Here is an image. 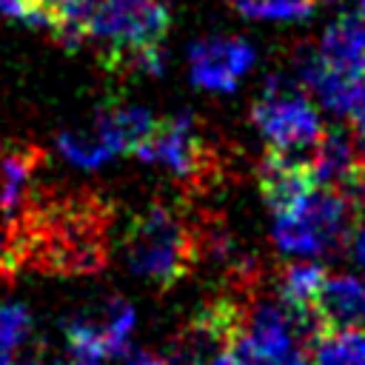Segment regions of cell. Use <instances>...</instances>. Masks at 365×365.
Wrapping results in <instances>:
<instances>
[{
	"instance_id": "obj_1",
	"label": "cell",
	"mask_w": 365,
	"mask_h": 365,
	"mask_svg": "<svg viewBox=\"0 0 365 365\" xmlns=\"http://www.w3.org/2000/svg\"><path fill=\"white\" fill-rule=\"evenodd\" d=\"M23 271L88 277L108 265L114 202L94 188H43L11 220Z\"/></svg>"
},
{
	"instance_id": "obj_2",
	"label": "cell",
	"mask_w": 365,
	"mask_h": 365,
	"mask_svg": "<svg viewBox=\"0 0 365 365\" xmlns=\"http://www.w3.org/2000/svg\"><path fill=\"white\" fill-rule=\"evenodd\" d=\"M120 248L128 268L143 282L168 291L185 279L202 257L200 222L177 202L151 200L125 220Z\"/></svg>"
},
{
	"instance_id": "obj_3",
	"label": "cell",
	"mask_w": 365,
	"mask_h": 365,
	"mask_svg": "<svg viewBox=\"0 0 365 365\" xmlns=\"http://www.w3.org/2000/svg\"><path fill=\"white\" fill-rule=\"evenodd\" d=\"M171 14L163 0H103L91 34L97 60L120 77L160 74L163 40L168 37Z\"/></svg>"
},
{
	"instance_id": "obj_4",
	"label": "cell",
	"mask_w": 365,
	"mask_h": 365,
	"mask_svg": "<svg viewBox=\"0 0 365 365\" xmlns=\"http://www.w3.org/2000/svg\"><path fill=\"white\" fill-rule=\"evenodd\" d=\"M299 77L328 111L348 114L365 83V17H336L317 48L299 57Z\"/></svg>"
},
{
	"instance_id": "obj_5",
	"label": "cell",
	"mask_w": 365,
	"mask_h": 365,
	"mask_svg": "<svg viewBox=\"0 0 365 365\" xmlns=\"http://www.w3.org/2000/svg\"><path fill=\"white\" fill-rule=\"evenodd\" d=\"M356 205L336 188L317 185L294 208L274 214V245L288 257L336 254L356 231Z\"/></svg>"
},
{
	"instance_id": "obj_6",
	"label": "cell",
	"mask_w": 365,
	"mask_h": 365,
	"mask_svg": "<svg viewBox=\"0 0 365 365\" xmlns=\"http://www.w3.org/2000/svg\"><path fill=\"white\" fill-rule=\"evenodd\" d=\"M251 123L268 140L271 151L311 160L322 137V123L311 100L285 77L271 74L262 97L251 106Z\"/></svg>"
},
{
	"instance_id": "obj_7",
	"label": "cell",
	"mask_w": 365,
	"mask_h": 365,
	"mask_svg": "<svg viewBox=\"0 0 365 365\" xmlns=\"http://www.w3.org/2000/svg\"><path fill=\"white\" fill-rule=\"evenodd\" d=\"M134 154L145 163L165 165L180 182L191 188H205L220 174L217 151L200 134V125L188 111L157 117L151 134Z\"/></svg>"
},
{
	"instance_id": "obj_8",
	"label": "cell",
	"mask_w": 365,
	"mask_h": 365,
	"mask_svg": "<svg viewBox=\"0 0 365 365\" xmlns=\"http://www.w3.org/2000/svg\"><path fill=\"white\" fill-rule=\"evenodd\" d=\"M134 328V308L123 297H106L80 308L66 322L68 359L74 365H103L128 354V334Z\"/></svg>"
},
{
	"instance_id": "obj_9",
	"label": "cell",
	"mask_w": 365,
	"mask_h": 365,
	"mask_svg": "<svg viewBox=\"0 0 365 365\" xmlns=\"http://www.w3.org/2000/svg\"><path fill=\"white\" fill-rule=\"evenodd\" d=\"M242 305L228 297H217L200 305L171 336L168 354L163 356L168 365H211L217 354L234 345L240 331Z\"/></svg>"
},
{
	"instance_id": "obj_10",
	"label": "cell",
	"mask_w": 365,
	"mask_h": 365,
	"mask_svg": "<svg viewBox=\"0 0 365 365\" xmlns=\"http://www.w3.org/2000/svg\"><path fill=\"white\" fill-rule=\"evenodd\" d=\"M254 60L257 51L242 37H202L188 48V71L202 91L231 94Z\"/></svg>"
},
{
	"instance_id": "obj_11",
	"label": "cell",
	"mask_w": 365,
	"mask_h": 365,
	"mask_svg": "<svg viewBox=\"0 0 365 365\" xmlns=\"http://www.w3.org/2000/svg\"><path fill=\"white\" fill-rule=\"evenodd\" d=\"M46 165V151L26 140L0 143V217L14 220L37 191V174Z\"/></svg>"
},
{
	"instance_id": "obj_12",
	"label": "cell",
	"mask_w": 365,
	"mask_h": 365,
	"mask_svg": "<svg viewBox=\"0 0 365 365\" xmlns=\"http://www.w3.org/2000/svg\"><path fill=\"white\" fill-rule=\"evenodd\" d=\"M257 180H259V194L274 214L294 208L302 197H308L317 188L311 160L288 157V154H279L271 148L265 151L262 163L257 165Z\"/></svg>"
},
{
	"instance_id": "obj_13",
	"label": "cell",
	"mask_w": 365,
	"mask_h": 365,
	"mask_svg": "<svg viewBox=\"0 0 365 365\" xmlns=\"http://www.w3.org/2000/svg\"><path fill=\"white\" fill-rule=\"evenodd\" d=\"M311 314L319 334L334 328H359L365 322V282L351 274L325 277Z\"/></svg>"
},
{
	"instance_id": "obj_14",
	"label": "cell",
	"mask_w": 365,
	"mask_h": 365,
	"mask_svg": "<svg viewBox=\"0 0 365 365\" xmlns=\"http://www.w3.org/2000/svg\"><path fill=\"white\" fill-rule=\"evenodd\" d=\"M100 128L111 137V143L117 145V151H137L143 145V140L151 134L157 117L148 108L140 106H128V103H106L97 114Z\"/></svg>"
},
{
	"instance_id": "obj_15",
	"label": "cell",
	"mask_w": 365,
	"mask_h": 365,
	"mask_svg": "<svg viewBox=\"0 0 365 365\" xmlns=\"http://www.w3.org/2000/svg\"><path fill=\"white\" fill-rule=\"evenodd\" d=\"M325 268L305 259V262H291L282 268L279 274V282H277V294H279V302L294 311V314H311L314 308V299L325 282ZM314 317V314H311Z\"/></svg>"
},
{
	"instance_id": "obj_16",
	"label": "cell",
	"mask_w": 365,
	"mask_h": 365,
	"mask_svg": "<svg viewBox=\"0 0 365 365\" xmlns=\"http://www.w3.org/2000/svg\"><path fill=\"white\" fill-rule=\"evenodd\" d=\"M311 365H365V331L334 328L311 342Z\"/></svg>"
},
{
	"instance_id": "obj_17",
	"label": "cell",
	"mask_w": 365,
	"mask_h": 365,
	"mask_svg": "<svg viewBox=\"0 0 365 365\" xmlns=\"http://www.w3.org/2000/svg\"><path fill=\"white\" fill-rule=\"evenodd\" d=\"M103 0H57V11L51 20V34L63 48H80L88 34L91 23L100 11Z\"/></svg>"
},
{
	"instance_id": "obj_18",
	"label": "cell",
	"mask_w": 365,
	"mask_h": 365,
	"mask_svg": "<svg viewBox=\"0 0 365 365\" xmlns=\"http://www.w3.org/2000/svg\"><path fill=\"white\" fill-rule=\"evenodd\" d=\"M60 151L66 160L83 165V168H94L106 160H111L117 151V145L111 143V137L100 128V123L94 120L88 128H80V131H63L60 140H57Z\"/></svg>"
},
{
	"instance_id": "obj_19",
	"label": "cell",
	"mask_w": 365,
	"mask_h": 365,
	"mask_svg": "<svg viewBox=\"0 0 365 365\" xmlns=\"http://www.w3.org/2000/svg\"><path fill=\"white\" fill-rule=\"evenodd\" d=\"M317 0H240L234 9L248 20H305Z\"/></svg>"
},
{
	"instance_id": "obj_20",
	"label": "cell",
	"mask_w": 365,
	"mask_h": 365,
	"mask_svg": "<svg viewBox=\"0 0 365 365\" xmlns=\"http://www.w3.org/2000/svg\"><path fill=\"white\" fill-rule=\"evenodd\" d=\"M31 317L23 305H0V365H14V354L29 336Z\"/></svg>"
},
{
	"instance_id": "obj_21",
	"label": "cell",
	"mask_w": 365,
	"mask_h": 365,
	"mask_svg": "<svg viewBox=\"0 0 365 365\" xmlns=\"http://www.w3.org/2000/svg\"><path fill=\"white\" fill-rule=\"evenodd\" d=\"M20 271H23V254H20L17 228L11 220L0 217V282H14Z\"/></svg>"
},
{
	"instance_id": "obj_22",
	"label": "cell",
	"mask_w": 365,
	"mask_h": 365,
	"mask_svg": "<svg viewBox=\"0 0 365 365\" xmlns=\"http://www.w3.org/2000/svg\"><path fill=\"white\" fill-rule=\"evenodd\" d=\"M0 17L3 20H23L34 26H46V14L37 0H0Z\"/></svg>"
},
{
	"instance_id": "obj_23",
	"label": "cell",
	"mask_w": 365,
	"mask_h": 365,
	"mask_svg": "<svg viewBox=\"0 0 365 365\" xmlns=\"http://www.w3.org/2000/svg\"><path fill=\"white\" fill-rule=\"evenodd\" d=\"M348 114H351V123H354L356 134L365 137V83H362V88H359V94H356V103L351 106Z\"/></svg>"
},
{
	"instance_id": "obj_24",
	"label": "cell",
	"mask_w": 365,
	"mask_h": 365,
	"mask_svg": "<svg viewBox=\"0 0 365 365\" xmlns=\"http://www.w3.org/2000/svg\"><path fill=\"white\" fill-rule=\"evenodd\" d=\"M351 248H354L356 262L365 268V225H359V228L354 231V237H351Z\"/></svg>"
},
{
	"instance_id": "obj_25",
	"label": "cell",
	"mask_w": 365,
	"mask_h": 365,
	"mask_svg": "<svg viewBox=\"0 0 365 365\" xmlns=\"http://www.w3.org/2000/svg\"><path fill=\"white\" fill-rule=\"evenodd\" d=\"M125 359H128V365H168L160 356H151V354H143V351H131V348H128Z\"/></svg>"
},
{
	"instance_id": "obj_26",
	"label": "cell",
	"mask_w": 365,
	"mask_h": 365,
	"mask_svg": "<svg viewBox=\"0 0 365 365\" xmlns=\"http://www.w3.org/2000/svg\"><path fill=\"white\" fill-rule=\"evenodd\" d=\"M211 365H251V362H248V359H242L234 348H225L222 354H217V356H214V362H211Z\"/></svg>"
},
{
	"instance_id": "obj_27",
	"label": "cell",
	"mask_w": 365,
	"mask_h": 365,
	"mask_svg": "<svg viewBox=\"0 0 365 365\" xmlns=\"http://www.w3.org/2000/svg\"><path fill=\"white\" fill-rule=\"evenodd\" d=\"M14 365H74V362H71V359L60 362V359H43V356H29V359H23V362H14Z\"/></svg>"
},
{
	"instance_id": "obj_28",
	"label": "cell",
	"mask_w": 365,
	"mask_h": 365,
	"mask_svg": "<svg viewBox=\"0 0 365 365\" xmlns=\"http://www.w3.org/2000/svg\"><path fill=\"white\" fill-rule=\"evenodd\" d=\"M359 154H362V163H365V137H359Z\"/></svg>"
},
{
	"instance_id": "obj_29",
	"label": "cell",
	"mask_w": 365,
	"mask_h": 365,
	"mask_svg": "<svg viewBox=\"0 0 365 365\" xmlns=\"http://www.w3.org/2000/svg\"><path fill=\"white\" fill-rule=\"evenodd\" d=\"M228 3H231V6H237V3H240V0H228Z\"/></svg>"
},
{
	"instance_id": "obj_30",
	"label": "cell",
	"mask_w": 365,
	"mask_h": 365,
	"mask_svg": "<svg viewBox=\"0 0 365 365\" xmlns=\"http://www.w3.org/2000/svg\"><path fill=\"white\" fill-rule=\"evenodd\" d=\"M325 3H334V0H325Z\"/></svg>"
}]
</instances>
